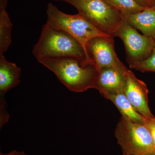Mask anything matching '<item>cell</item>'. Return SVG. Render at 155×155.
<instances>
[{
    "mask_svg": "<svg viewBox=\"0 0 155 155\" xmlns=\"http://www.w3.org/2000/svg\"><path fill=\"white\" fill-rule=\"evenodd\" d=\"M32 53L36 59L71 57L76 58L84 65L95 64L76 39L66 31L46 23Z\"/></svg>",
    "mask_w": 155,
    "mask_h": 155,
    "instance_id": "cell-1",
    "label": "cell"
},
{
    "mask_svg": "<svg viewBox=\"0 0 155 155\" xmlns=\"http://www.w3.org/2000/svg\"><path fill=\"white\" fill-rule=\"evenodd\" d=\"M37 60L54 73L69 91L75 92L94 88L99 73L95 64L84 65L74 58H42Z\"/></svg>",
    "mask_w": 155,
    "mask_h": 155,
    "instance_id": "cell-2",
    "label": "cell"
},
{
    "mask_svg": "<svg viewBox=\"0 0 155 155\" xmlns=\"http://www.w3.org/2000/svg\"><path fill=\"white\" fill-rule=\"evenodd\" d=\"M61 1L72 5L97 29L113 37L125 20L123 15L105 0Z\"/></svg>",
    "mask_w": 155,
    "mask_h": 155,
    "instance_id": "cell-3",
    "label": "cell"
},
{
    "mask_svg": "<svg viewBox=\"0 0 155 155\" xmlns=\"http://www.w3.org/2000/svg\"><path fill=\"white\" fill-rule=\"evenodd\" d=\"M47 14V24L72 35L80 43L88 55L87 45L89 41L97 37L109 35L101 32L78 13L75 15L65 14L51 3L48 4Z\"/></svg>",
    "mask_w": 155,
    "mask_h": 155,
    "instance_id": "cell-4",
    "label": "cell"
},
{
    "mask_svg": "<svg viewBox=\"0 0 155 155\" xmlns=\"http://www.w3.org/2000/svg\"><path fill=\"white\" fill-rule=\"evenodd\" d=\"M115 136L124 153L149 155L155 152L151 134L144 124L135 123L122 116L116 126Z\"/></svg>",
    "mask_w": 155,
    "mask_h": 155,
    "instance_id": "cell-5",
    "label": "cell"
},
{
    "mask_svg": "<svg viewBox=\"0 0 155 155\" xmlns=\"http://www.w3.org/2000/svg\"><path fill=\"white\" fill-rule=\"evenodd\" d=\"M116 36L121 38L124 43L126 61L129 65L145 60L155 48L154 40L140 34L125 20L115 33L114 37Z\"/></svg>",
    "mask_w": 155,
    "mask_h": 155,
    "instance_id": "cell-6",
    "label": "cell"
},
{
    "mask_svg": "<svg viewBox=\"0 0 155 155\" xmlns=\"http://www.w3.org/2000/svg\"><path fill=\"white\" fill-rule=\"evenodd\" d=\"M87 50L99 72L105 68L124 65L115 51L113 37L98 36L92 39L87 43Z\"/></svg>",
    "mask_w": 155,
    "mask_h": 155,
    "instance_id": "cell-7",
    "label": "cell"
},
{
    "mask_svg": "<svg viewBox=\"0 0 155 155\" xmlns=\"http://www.w3.org/2000/svg\"><path fill=\"white\" fill-rule=\"evenodd\" d=\"M148 90L146 84L127 69L124 93L136 110L145 118L153 117L148 105Z\"/></svg>",
    "mask_w": 155,
    "mask_h": 155,
    "instance_id": "cell-8",
    "label": "cell"
},
{
    "mask_svg": "<svg viewBox=\"0 0 155 155\" xmlns=\"http://www.w3.org/2000/svg\"><path fill=\"white\" fill-rule=\"evenodd\" d=\"M127 68L125 65L109 67L99 71L94 88L97 90L103 97L124 92Z\"/></svg>",
    "mask_w": 155,
    "mask_h": 155,
    "instance_id": "cell-9",
    "label": "cell"
},
{
    "mask_svg": "<svg viewBox=\"0 0 155 155\" xmlns=\"http://www.w3.org/2000/svg\"><path fill=\"white\" fill-rule=\"evenodd\" d=\"M21 69L14 63L9 62L3 55L0 56V113H8L5 97L6 93L20 82Z\"/></svg>",
    "mask_w": 155,
    "mask_h": 155,
    "instance_id": "cell-10",
    "label": "cell"
},
{
    "mask_svg": "<svg viewBox=\"0 0 155 155\" xmlns=\"http://www.w3.org/2000/svg\"><path fill=\"white\" fill-rule=\"evenodd\" d=\"M125 21L145 36L155 41V9L147 8L137 14L123 15Z\"/></svg>",
    "mask_w": 155,
    "mask_h": 155,
    "instance_id": "cell-11",
    "label": "cell"
},
{
    "mask_svg": "<svg viewBox=\"0 0 155 155\" xmlns=\"http://www.w3.org/2000/svg\"><path fill=\"white\" fill-rule=\"evenodd\" d=\"M105 98L116 106L122 117L135 123L144 124V117L134 107L124 92L109 95Z\"/></svg>",
    "mask_w": 155,
    "mask_h": 155,
    "instance_id": "cell-12",
    "label": "cell"
},
{
    "mask_svg": "<svg viewBox=\"0 0 155 155\" xmlns=\"http://www.w3.org/2000/svg\"><path fill=\"white\" fill-rule=\"evenodd\" d=\"M7 0H0V56L3 55L11 44L12 22L7 11Z\"/></svg>",
    "mask_w": 155,
    "mask_h": 155,
    "instance_id": "cell-13",
    "label": "cell"
},
{
    "mask_svg": "<svg viewBox=\"0 0 155 155\" xmlns=\"http://www.w3.org/2000/svg\"><path fill=\"white\" fill-rule=\"evenodd\" d=\"M114 8L123 15L138 13L147 8L139 5L134 0H105Z\"/></svg>",
    "mask_w": 155,
    "mask_h": 155,
    "instance_id": "cell-14",
    "label": "cell"
},
{
    "mask_svg": "<svg viewBox=\"0 0 155 155\" xmlns=\"http://www.w3.org/2000/svg\"><path fill=\"white\" fill-rule=\"evenodd\" d=\"M129 67L142 72H155V48L148 58L140 62L129 64Z\"/></svg>",
    "mask_w": 155,
    "mask_h": 155,
    "instance_id": "cell-15",
    "label": "cell"
},
{
    "mask_svg": "<svg viewBox=\"0 0 155 155\" xmlns=\"http://www.w3.org/2000/svg\"><path fill=\"white\" fill-rule=\"evenodd\" d=\"M144 124L147 127L152 137L155 150V117L150 118H144Z\"/></svg>",
    "mask_w": 155,
    "mask_h": 155,
    "instance_id": "cell-16",
    "label": "cell"
},
{
    "mask_svg": "<svg viewBox=\"0 0 155 155\" xmlns=\"http://www.w3.org/2000/svg\"><path fill=\"white\" fill-rule=\"evenodd\" d=\"M139 5L145 8H152L154 0H134Z\"/></svg>",
    "mask_w": 155,
    "mask_h": 155,
    "instance_id": "cell-17",
    "label": "cell"
},
{
    "mask_svg": "<svg viewBox=\"0 0 155 155\" xmlns=\"http://www.w3.org/2000/svg\"><path fill=\"white\" fill-rule=\"evenodd\" d=\"M0 155H28L27 154L25 153L24 152L18 151L17 150H13L11 152L8 153H0Z\"/></svg>",
    "mask_w": 155,
    "mask_h": 155,
    "instance_id": "cell-18",
    "label": "cell"
},
{
    "mask_svg": "<svg viewBox=\"0 0 155 155\" xmlns=\"http://www.w3.org/2000/svg\"><path fill=\"white\" fill-rule=\"evenodd\" d=\"M152 8H153L155 9V0H154L153 3V6Z\"/></svg>",
    "mask_w": 155,
    "mask_h": 155,
    "instance_id": "cell-19",
    "label": "cell"
},
{
    "mask_svg": "<svg viewBox=\"0 0 155 155\" xmlns=\"http://www.w3.org/2000/svg\"><path fill=\"white\" fill-rule=\"evenodd\" d=\"M149 155H155V152Z\"/></svg>",
    "mask_w": 155,
    "mask_h": 155,
    "instance_id": "cell-20",
    "label": "cell"
},
{
    "mask_svg": "<svg viewBox=\"0 0 155 155\" xmlns=\"http://www.w3.org/2000/svg\"><path fill=\"white\" fill-rule=\"evenodd\" d=\"M123 155H129V154H127L124 153H123Z\"/></svg>",
    "mask_w": 155,
    "mask_h": 155,
    "instance_id": "cell-21",
    "label": "cell"
},
{
    "mask_svg": "<svg viewBox=\"0 0 155 155\" xmlns=\"http://www.w3.org/2000/svg\"></svg>",
    "mask_w": 155,
    "mask_h": 155,
    "instance_id": "cell-22",
    "label": "cell"
}]
</instances>
